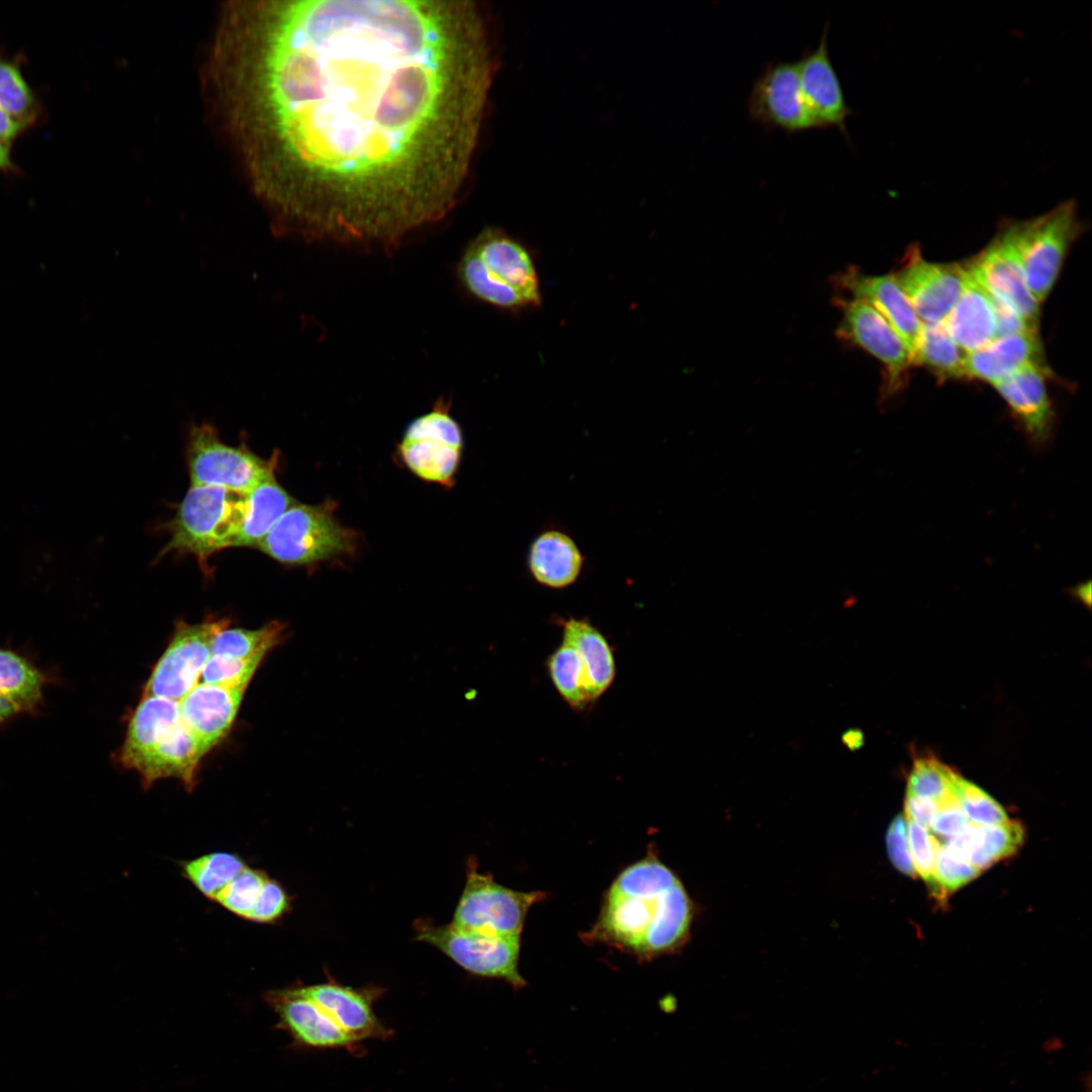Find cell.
<instances>
[{"mask_svg": "<svg viewBox=\"0 0 1092 1092\" xmlns=\"http://www.w3.org/2000/svg\"><path fill=\"white\" fill-rule=\"evenodd\" d=\"M216 68L277 228L390 247L453 207L495 57L474 2L288 0L232 8Z\"/></svg>", "mask_w": 1092, "mask_h": 1092, "instance_id": "obj_1", "label": "cell"}, {"mask_svg": "<svg viewBox=\"0 0 1092 1092\" xmlns=\"http://www.w3.org/2000/svg\"><path fill=\"white\" fill-rule=\"evenodd\" d=\"M691 900L677 877L656 858L625 869L610 888L598 923L608 940L639 956L672 950L687 938Z\"/></svg>", "mask_w": 1092, "mask_h": 1092, "instance_id": "obj_2", "label": "cell"}, {"mask_svg": "<svg viewBox=\"0 0 1092 1092\" xmlns=\"http://www.w3.org/2000/svg\"><path fill=\"white\" fill-rule=\"evenodd\" d=\"M456 278L469 297L502 310L538 307L542 301L531 251L500 229H484L467 244Z\"/></svg>", "mask_w": 1092, "mask_h": 1092, "instance_id": "obj_3", "label": "cell"}, {"mask_svg": "<svg viewBox=\"0 0 1092 1092\" xmlns=\"http://www.w3.org/2000/svg\"><path fill=\"white\" fill-rule=\"evenodd\" d=\"M203 756L196 738L182 721L179 701L144 696L128 723L121 763L135 769L146 786L175 778L191 790Z\"/></svg>", "mask_w": 1092, "mask_h": 1092, "instance_id": "obj_4", "label": "cell"}, {"mask_svg": "<svg viewBox=\"0 0 1092 1092\" xmlns=\"http://www.w3.org/2000/svg\"><path fill=\"white\" fill-rule=\"evenodd\" d=\"M246 493L213 485H191L165 528L170 539L160 552L194 555L203 569L214 553L237 546L246 513Z\"/></svg>", "mask_w": 1092, "mask_h": 1092, "instance_id": "obj_5", "label": "cell"}, {"mask_svg": "<svg viewBox=\"0 0 1092 1092\" xmlns=\"http://www.w3.org/2000/svg\"><path fill=\"white\" fill-rule=\"evenodd\" d=\"M550 679L563 701L580 712L612 686L616 661L605 635L584 619L562 625V642L546 662Z\"/></svg>", "mask_w": 1092, "mask_h": 1092, "instance_id": "obj_6", "label": "cell"}, {"mask_svg": "<svg viewBox=\"0 0 1092 1092\" xmlns=\"http://www.w3.org/2000/svg\"><path fill=\"white\" fill-rule=\"evenodd\" d=\"M335 503H294L274 524L258 549L275 561L293 566L312 565L351 556L357 533L335 517Z\"/></svg>", "mask_w": 1092, "mask_h": 1092, "instance_id": "obj_7", "label": "cell"}, {"mask_svg": "<svg viewBox=\"0 0 1092 1092\" xmlns=\"http://www.w3.org/2000/svg\"><path fill=\"white\" fill-rule=\"evenodd\" d=\"M1001 230L1013 246L1029 291L1042 302L1082 230L1076 202L1067 200L1034 218L1009 221Z\"/></svg>", "mask_w": 1092, "mask_h": 1092, "instance_id": "obj_8", "label": "cell"}, {"mask_svg": "<svg viewBox=\"0 0 1092 1092\" xmlns=\"http://www.w3.org/2000/svg\"><path fill=\"white\" fill-rule=\"evenodd\" d=\"M464 445L461 426L443 397L411 421L397 444V455L406 469L424 481L452 486Z\"/></svg>", "mask_w": 1092, "mask_h": 1092, "instance_id": "obj_9", "label": "cell"}, {"mask_svg": "<svg viewBox=\"0 0 1092 1092\" xmlns=\"http://www.w3.org/2000/svg\"><path fill=\"white\" fill-rule=\"evenodd\" d=\"M186 456L191 485L220 486L247 493L275 472L279 454L267 460L245 445H228L212 425L202 423L190 430Z\"/></svg>", "mask_w": 1092, "mask_h": 1092, "instance_id": "obj_10", "label": "cell"}, {"mask_svg": "<svg viewBox=\"0 0 1092 1092\" xmlns=\"http://www.w3.org/2000/svg\"><path fill=\"white\" fill-rule=\"evenodd\" d=\"M414 927L417 940L438 948L465 971L505 980L516 988L526 985L518 969L520 936L482 934L425 919Z\"/></svg>", "mask_w": 1092, "mask_h": 1092, "instance_id": "obj_11", "label": "cell"}, {"mask_svg": "<svg viewBox=\"0 0 1092 1092\" xmlns=\"http://www.w3.org/2000/svg\"><path fill=\"white\" fill-rule=\"evenodd\" d=\"M542 896L506 888L490 875L479 873L470 860L451 924L482 934L520 936L529 908Z\"/></svg>", "mask_w": 1092, "mask_h": 1092, "instance_id": "obj_12", "label": "cell"}, {"mask_svg": "<svg viewBox=\"0 0 1092 1092\" xmlns=\"http://www.w3.org/2000/svg\"><path fill=\"white\" fill-rule=\"evenodd\" d=\"M229 624L228 619L198 624L179 622L145 686L144 696L175 701L186 696L197 685L214 636Z\"/></svg>", "mask_w": 1092, "mask_h": 1092, "instance_id": "obj_13", "label": "cell"}, {"mask_svg": "<svg viewBox=\"0 0 1092 1092\" xmlns=\"http://www.w3.org/2000/svg\"><path fill=\"white\" fill-rule=\"evenodd\" d=\"M747 111L752 121L769 129L798 133L817 128L802 95L797 62L768 63L753 82Z\"/></svg>", "mask_w": 1092, "mask_h": 1092, "instance_id": "obj_14", "label": "cell"}, {"mask_svg": "<svg viewBox=\"0 0 1092 1092\" xmlns=\"http://www.w3.org/2000/svg\"><path fill=\"white\" fill-rule=\"evenodd\" d=\"M965 275L964 264L929 262L916 245L894 274L922 323L943 321L960 297Z\"/></svg>", "mask_w": 1092, "mask_h": 1092, "instance_id": "obj_15", "label": "cell"}, {"mask_svg": "<svg viewBox=\"0 0 1092 1092\" xmlns=\"http://www.w3.org/2000/svg\"><path fill=\"white\" fill-rule=\"evenodd\" d=\"M842 320L838 333L883 364L886 371L887 395L897 392L905 383L912 365L911 355L889 323L869 303L852 297L840 302Z\"/></svg>", "mask_w": 1092, "mask_h": 1092, "instance_id": "obj_16", "label": "cell"}, {"mask_svg": "<svg viewBox=\"0 0 1092 1092\" xmlns=\"http://www.w3.org/2000/svg\"><path fill=\"white\" fill-rule=\"evenodd\" d=\"M966 266L988 293L1010 304L1037 331L1040 303L1029 291L1013 246L1002 230Z\"/></svg>", "mask_w": 1092, "mask_h": 1092, "instance_id": "obj_17", "label": "cell"}, {"mask_svg": "<svg viewBox=\"0 0 1092 1092\" xmlns=\"http://www.w3.org/2000/svg\"><path fill=\"white\" fill-rule=\"evenodd\" d=\"M826 23L818 46L797 62L802 95L818 129L835 127L846 132L851 114L840 79L831 62Z\"/></svg>", "mask_w": 1092, "mask_h": 1092, "instance_id": "obj_18", "label": "cell"}, {"mask_svg": "<svg viewBox=\"0 0 1092 1092\" xmlns=\"http://www.w3.org/2000/svg\"><path fill=\"white\" fill-rule=\"evenodd\" d=\"M1046 373L1044 365H1027L992 384L1034 448L1048 445L1055 428V412L1045 385Z\"/></svg>", "mask_w": 1092, "mask_h": 1092, "instance_id": "obj_19", "label": "cell"}, {"mask_svg": "<svg viewBox=\"0 0 1092 1092\" xmlns=\"http://www.w3.org/2000/svg\"><path fill=\"white\" fill-rule=\"evenodd\" d=\"M265 1000L278 1015L277 1026L298 1045L348 1048L358 1043L297 987L268 991Z\"/></svg>", "mask_w": 1092, "mask_h": 1092, "instance_id": "obj_20", "label": "cell"}, {"mask_svg": "<svg viewBox=\"0 0 1092 1092\" xmlns=\"http://www.w3.org/2000/svg\"><path fill=\"white\" fill-rule=\"evenodd\" d=\"M244 693L245 690L199 682L179 701L182 721L204 754L217 745L232 728Z\"/></svg>", "mask_w": 1092, "mask_h": 1092, "instance_id": "obj_21", "label": "cell"}, {"mask_svg": "<svg viewBox=\"0 0 1092 1092\" xmlns=\"http://www.w3.org/2000/svg\"><path fill=\"white\" fill-rule=\"evenodd\" d=\"M297 988L357 1042L388 1034L373 1010V1000L379 990L354 989L333 981Z\"/></svg>", "mask_w": 1092, "mask_h": 1092, "instance_id": "obj_22", "label": "cell"}, {"mask_svg": "<svg viewBox=\"0 0 1092 1092\" xmlns=\"http://www.w3.org/2000/svg\"><path fill=\"white\" fill-rule=\"evenodd\" d=\"M841 282L852 297L872 305L889 323L911 355L922 322L894 274L868 276L848 270Z\"/></svg>", "mask_w": 1092, "mask_h": 1092, "instance_id": "obj_23", "label": "cell"}, {"mask_svg": "<svg viewBox=\"0 0 1092 1092\" xmlns=\"http://www.w3.org/2000/svg\"><path fill=\"white\" fill-rule=\"evenodd\" d=\"M1042 356V345L1037 332L997 338L985 347L965 355L964 378L993 384L1027 365H1044Z\"/></svg>", "mask_w": 1092, "mask_h": 1092, "instance_id": "obj_24", "label": "cell"}, {"mask_svg": "<svg viewBox=\"0 0 1092 1092\" xmlns=\"http://www.w3.org/2000/svg\"><path fill=\"white\" fill-rule=\"evenodd\" d=\"M965 265V282L953 307L942 323L959 348L967 353L979 350L995 339L996 325L987 291Z\"/></svg>", "mask_w": 1092, "mask_h": 1092, "instance_id": "obj_25", "label": "cell"}, {"mask_svg": "<svg viewBox=\"0 0 1092 1092\" xmlns=\"http://www.w3.org/2000/svg\"><path fill=\"white\" fill-rule=\"evenodd\" d=\"M1023 840V826L1018 821L1008 820L1002 825L991 827L969 823L943 844L982 871L1015 854Z\"/></svg>", "mask_w": 1092, "mask_h": 1092, "instance_id": "obj_26", "label": "cell"}, {"mask_svg": "<svg viewBox=\"0 0 1092 1092\" xmlns=\"http://www.w3.org/2000/svg\"><path fill=\"white\" fill-rule=\"evenodd\" d=\"M582 555L574 541L559 531L539 535L528 557L530 571L541 584L562 588L573 583L582 568Z\"/></svg>", "mask_w": 1092, "mask_h": 1092, "instance_id": "obj_27", "label": "cell"}, {"mask_svg": "<svg viewBox=\"0 0 1092 1092\" xmlns=\"http://www.w3.org/2000/svg\"><path fill=\"white\" fill-rule=\"evenodd\" d=\"M245 496L246 513L237 546L257 548L295 500L278 482L275 472L269 474Z\"/></svg>", "mask_w": 1092, "mask_h": 1092, "instance_id": "obj_28", "label": "cell"}, {"mask_svg": "<svg viewBox=\"0 0 1092 1092\" xmlns=\"http://www.w3.org/2000/svg\"><path fill=\"white\" fill-rule=\"evenodd\" d=\"M48 677L26 657L0 648V697L19 713L37 712Z\"/></svg>", "mask_w": 1092, "mask_h": 1092, "instance_id": "obj_29", "label": "cell"}, {"mask_svg": "<svg viewBox=\"0 0 1092 1092\" xmlns=\"http://www.w3.org/2000/svg\"><path fill=\"white\" fill-rule=\"evenodd\" d=\"M912 364H919L940 380L964 378L962 350L946 331L942 321L922 323L912 353Z\"/></svg>", "mask_w": 1092, "mask_h": 1092, "instance_id": "obj_30", "label": "cell"}, {"mask_svg": "<svg viewBox=\"0 0 1092 1092\" xmlns=\"http://www.w3.org/2000/svg\"><path fill=\"white\" fill-rule=\"evenodd\" d=\"M247 867L241 856L215 851L184 861L182 874L205 898L215 901L219 893Z\"/></svg>", "mask_w": 1092, "mask_h": 1092, "instance_id": "obj_31", "label": "cell"}, {"mask_svg": "<svg viewBox=\"0 0 1092 1092\" xmlns=\"http://www.w3.org/2000/svg\"><path fill=\"white\" fill-rule=\"evenodd\" d=\"M285 625L273 621L259 629H221L213 638L210 654L233 657H265L285 637Z\"/></svg>", "mask_w": 1092, "mask_h": 1092, "instance_id": "obj_32", "label": "cell"}, {"mask_svg": "<svg viewBox=\"0 0 1092 1092\" xmlns=\"http://www.w3.org/2000/svg\"><path fill=\"white\" fill-rule=\"evenodd\" d=\"M0 108L29 125L37 116L38 105L19 68L0 59Z\"/></svg>", "mask_w": 1092, "mask_h": 1092, "instance_id": "obj_33", "label": "cell"}, {"mask_svg": "<svg viewBox=\"0 0 1092 1092\" xmlns=\"http://www.w3.org/2000/svg\"><path fill=\"white\" fill-rule=\"evenodd\" d=\"M959 778L956 770L932 755L921 756L914 760L907 781V793L938 801L953 792Z\"/></svg>", "mask_w": 1092, "mask_h": 1092, "instance_id": "obj_34", "label": "cell"}, {"mask_svg": "<svg viewBox=\"0 0 1092 1092\" xmlns=\"http://www.w3.org/2000/svg\"><path fill=\"white\" fill-rule=\"evenodd\" d=\"M263 657H233L210 654L205 662L200 682L226 689L246 690Z\"/></svg>", "mask_w": 1092, "mask_h": 1092, "instance_id": "obj_35", "label": "cell"}, {"mask_svg": "<svg viewBox=\"0 0 1092 1092\" xmlns=\"http://www.w3.org/2000/svg\"><path fill=\"white\" fill-rule=\"evenodd\" d=\"M956 793L962 811L973 824L985 827L998 826L1009 819L1003 807L978 786L962 779L957 780Z\"/></svg>", "mask_w": 1092, "mask_h": 1092, "instance_id": "obj_36", "label": "cell"}, {"mask_svg": "<svg viewBox=\"0 0 1092 1092\" xmlns=\"http://www.w3.org/2000/svg\"><path fill=\"white\" fill-rule=\"evenodd\" d=\"M268 878L266 873L247 866L219 893L214 902L229 912L247 919Z\"/></svg>", "mask_w": 1092, "mask_h": 1092, "instance_id": "obj_37", "label": "cell"}, {"mask_svg": "<svg viewBox=\"0 0 1092 1092\" xmlns=\"http://www.w3.org/2000/svg\"><path fill=\"white\" fill-rule=\"evenodd\" d=\"M980 873L979 869L951 852L944 844H938L930 890L933 896L943 900L949 893L976 879Z\"/></svg>", "mask_w": 1092, "mask_h": 1092, "instance_id": "obj_38", "label": "cell"}, {"mask_svg": "<svg viewBox=\"0 0 1092 1092\" xmlns=\"http://www.w3.org/2000/svg\"><path fill=\"white\" fill-rule=\"evenodd\" d=\"M906 820L909 850L915 873L930 887L934 879L938 841L925 827L907 818Z\"/></svg>", "mask_w": 1092, "mask_h": 1092, "instance_id": "obj_39", "label": "cell"}, {"mask_svg": "<svg viewBox=\"0 0 1092 1092\" xmlns=\"http://www.w3.org/2000/svg\"><path fill=\"white\" fill-rule=\"evenodd\" d=\"M290 908V898L283 886L268 878L260 896L246 920L257 923L275 922Z\"/></svg>", "mask_w": 1092, "mask_h": 1092, "instance_id": "obj_40", "label": "cell"}, {"mask_svg": "<svg viewBox=\"0 0 1092 1092\" xmlns=\"http://www.w3.org/2000/svg\"><path fill=\"white\" fill-rule=\"evenodd\" d=\"M886 844L892 864L900 873L914 877L916 873L909 850L907 825L902 815L896 816L891 822L886 834Z\"/></svg>", "mask_w": 1092, "mask_h": 1092, "instance_id": "obj_41", "label": "cell"}, {"mask_svg": "<svg viewBox=\"0 0 1092 1092\" xmlns=\"http://www.w3.org/2000/svg\"><path fill=\"white\" fill-rule=\"evenodd\" d=\"M936 803L937 811L929 826L936 834L950 838L969 824L954 792L946 794Z\"/></svg>", "mask_w": 1092, "mask_h": 1092, "instance_id": "obj_42", "label": "cell"}, {"mask_svg": "<svg viewBox=\"0 0 1092 1092\" xmlns=\"http://www.w3.org/2000/svg\"><path fill=\"white\" fill-rule=\"evenodd\" d=\"M936 811V801L907 793L905 798V815L907 819L926 828L930 826Z\"/></svg>", "mask_w": 1092, "mask_h": 1092, "instance_id": "obj_43", "label": "cell"}, {"mask_svg": "<svg viewBox=\"0 0 1092 1092\" xmlns=\"http://www.w3.org/2000/svg\"><path fill=\"white\" fill-rule=\"evenodd\" d=\"M28 125L15 119L0 108V141L8 143L15 139Z\"/></svg>", "mask_w": 1092, "mask_h": 1092, "instance_id": "obj_44", "label": "cell"}, {"mask_svg": "<svg viewBox=\"0 0 1092 1092\" xmlns=\"http://www.w3.org/2000/svg\"><path fill=\"white\" fill-rule=\"evenodd\" d=\"M841 740L850 750H856L863 745L864 735L859 729H849L842 734Z\"/></svg>", "mask_w": 1092, "mask_h": 1092, "instance_id": "obj_45", "label": "cell"}, {"mask_svg": "<svg viewBox=\"0 0 1092 1092\" xmlns=\"http://www.w3.org/2000/svg\"><path fill=\"white\" fill-rule=\"evenodd\" d=\"M1074 598L1089 608L1091 606V582L1080 583L1071 590Z\"/></svg>", "mask_w": 1092, "mask_h": 1092, "instance_id": "obj_46", "label": "cell"}, {"mask_svg": "<svg viewBox=\"0 0 1092 1092\" xmlns=\"http://www.w3.org/2000/svg\"><path fill=\"white\" fill-rule=\"evenodd\" d=\"M7 143L0 141V171L14 170Z\"/></svg>", "mask_w": 1092, "mask_h": 1092, "instance_id": "obj_47", "label": "cell"}, {"mask_svg": "<svg viewBox=\"0 0 1092 1092\" xmlns=\"http://www.w3.org/2000/svg\"><path fill=\"white\" fill-rule=\"evenodd\" d=\"M19 712L4 698L0 697V724L8 721Z\"/></svg>", "mask_w": 1092, "mask_h": 1092, "instance_id": "obj_48", "label": "cell"}, {"mask_svg": "<svg viewBox=\"0 0 1092 1092\" xmlns=\"http://www.w3.org/2000/svg\"><path fill=\"white\" fill-rule=\"evenodd\" d=\"M1086 1092H1090V1089L1088 1088V1090Z\"/></svg>", "mask_w": 1092, "mask_h": 1092, "instance_id": "obj_49", "label": "cell"}]
</instances>
